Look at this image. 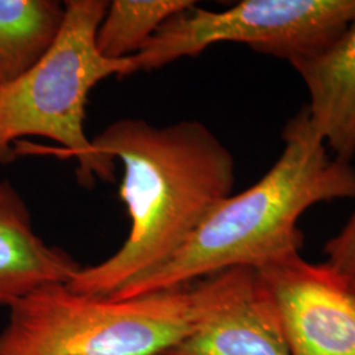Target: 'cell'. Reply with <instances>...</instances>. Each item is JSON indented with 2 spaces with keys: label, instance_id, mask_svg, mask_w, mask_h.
Returning <instances> with one entry per match:
<instances>
[{
  "label": "cell",
  "instance_id": "1",
  "mask_svg": "<svg viewBox=\"0 0 355 355\" xmlns=\"http://www.w3.org/2000/svg\"><path fill=\"white\" fill-rule=\"evenodd\" d=\"M91 144L98 154L123 164L119 196L130 228L116 253L82 267L66 286L83 295L111 296L164 263L232 195L236 162L215 133L193 120L167 127L119 120Z\"/></svg>",
  "mask_w": 355,
  "mask_h": 355
},
{
  "label": "cell",
  "instance_id": "2",
  "mask_svg": "<svg viewBox=\"0 0 355 355\" xmlns=\"http://www.w3.org/2000/svg\"><path fill=\"white\" fill-rule=\"evenodd\" d=\"M282 140L279 158L263 177L218 204L164 263L111 296L136 297L300 254V217L316 204L355 199V167L330 155L306 105L286 123Z\"/></svg>",
  "mask_w": 355,
  "mask_h": 355
},
{
  "label": "cell",
  "instance_id": "3",
  "mask_svg": "<svg viewBox=\"0 0 355 355\" xmlns=\"http://www.w3.org/2000/svg\"><path fill=\"white\" fill-rule=\"evenodd\" d=\"M108 4L64 1V26L53 46L26 74L0 89V162L15 158L13 142L37 136L76 158L82 183L114 179L116 161L95 152L85 132L92 89L110 76L136 73L132 57L110 60L98 51L96 32Z\"/></svg>",
  "mask_w": 355,
  "mask_h": 355
},
{
  "label": "cell",
  "instance_id": "4",
  "mask_svg": "<svg viewBox=\"0 0 355 355\" xmlns=\"http://www.w3.org/2000/svg\"><path fill=\"white\" fill-rule=\"evenodd\" d=\"M192 325L190 284L129 299L53 284L10 306L0 355H164Z\"/></svg>",
  "mask_w": 355,
  "mask_h": 355
},
{
  "label": "cell",
  "instance_id": "5",
  "mask_svg": "<svg viewBox=\"0 0 355 355\" xmlns=\"http://www.w3.org/2000/svg\"><path fill=\"white\" fill-rule=\"evenodd\" d=\"M354 17L355 0H242L224 11L195 3L170 17L132 60L136 71H153L236 42L291 64L329 45Z\"/></svg>",
  "mask_w": 355,
  "mask_h": 355
},
{
  "label": "cell",
  "instance_id": "6",
  "mask_svg": "<svg viewBox=\"0 0 355 355\" xmlns=\"http://www.w3.org/2000/svg\"><path fill=\"white\" fill-rule=\"evenodd\" d=\"M291 355H355V279L293 254L255 270Z\"/></svg>",
  "mask_w": 355,
  "mask_h": 355
},
{
  "label": "cell",
  "instance_id": "7",
  "mask_svg": "<svg viewBox=\"0 0 355 355\" xmlns=\"http://www.w3.org/2000/svg\"><path fill=\"white\" fill-rule=\"evenodd\" d=\"M190 286L192 329L164 355H291L255 268L233 267Z\"/></svg>",
  "mask_w": 355,
  "mask_h": 355
},
{
  "label": "cell",
  "instance_id": "8",
  "mask_svg": "<svg viewBox=\"0 0 355 355\" xmlns=\"http://www.w3.org/2000/svg\"><path fill=\"white\" fill-rule=\"evenodd\" d=\"M309 95L311 120L337 159L355 155V17L329 45L292 61Z\"/></svg>",
  "mask_w": 355,
  "mask_h": 355
},
{
  "label": "cell",
  "instance_id": "9",
  "mask_svg": "<svg viewBox=\"0 0 355 355\" xmlns=\"http://www.w3.org/2000/svg\"><path fill=\"white\" fill-rule=\"evenodd\" d=\"M82 268L69 254L44 241L26 202L8 180L0 182V305L32 292L67 284Z\"/></svg>",
  "mask_w": 355,
  "mask_h": 355
},
{
  "label": "cell",
  "instance_id": "10",
  "mask_svg": "<svg viewBox=\"0 0 355 355\" xmlns=\"http://www.w3.org/2000/svg\"><path fill=\"white\" fill-rule=\"evenodd\" d=\"M64 11V3L55 0H0V89L48 53L62 29Z\"/></svg>",
  "mask_w": 355,
  "mask_h": 355
},
{
  "label": "cell",
  "instance_id": "11",
  "mask_svg": "<svg viewBox=\"0 0 355 355\" xmlns=\"http://www.w3.org/2000/svg\"><path fill=\"white\" fill-rule=\"evenodd\" d=\"M193 0H114L96 32V46L110 60L136 55L166 21Z\"/></svg>",
  "mask_w": 355,
  "mask_h": 355
},
{
  "label": "cell",
  "instance_id": "12",
  "mask_svg": "<svg viewBox=\"0 0 355 355\" xmlns=\"http://www.w3.org/2000/svg\"><path fill=\"white\" fill-rule=\"evenodd\" d=\"M327 265L355 279V212L338 234L325 243Z\"/></svg>",
  "mask_w": 355,
  "mask_h": 355
}]
</instances>
